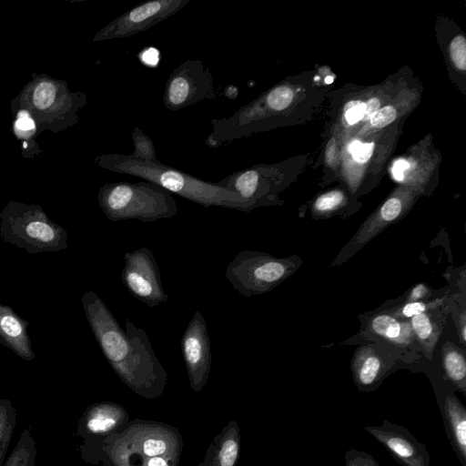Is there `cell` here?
Listing matches in <instances>:
<instances>
[{"label":"cell","instance_id":"6da1fadb","mask_svg":"<svg viewBox=\"0 0 466 466\" xmlns=\"http://www.w3.org/2000/svg\"><path fill=\"white\" fill-rule=\"evenodd\" d=\"M81 302L91 331L117 376L141 395L159 394L167 373L147 332L128 319L123 329L102 299L91 289L83 294Z\"/></svg>","mask_w":466,"mask_h":466},{"label":"cell","instance_id":"7a4b0ae2","mask_svg":"<svg viewBox=\"0 0 466 466\" xmlns=\"http://www.w3.org/2000/svg\"><path fill=\"white\" fill-rule=\"evenodd\" d=\"M96 163L109 171L153 182L170 193L205 208L220 207L243 212H249L257 208L254 203L238 194L160 161L153 163L137 159L131 154L110 153L98 156Z\"/></svg>","mask_w":466,"mask_h":466},{"label":"cell","instance_id":"3957f363","mask_svg":"<svg viewBox=\"0 0 466 466\" xmlns=\"http://www.w3.org/2000/svg\"><path fill=\"white\" fill-rule=\"evenodd\" d=\"M98 204L112 222L137 219L155 222L174 218L178 211L170 192L150 181L112 182L102 186Z\"/></svg>","mask_w":466,"mask_h":466},{"label":"cell","instance_id":"277c9868","mask_svg":"<svg viewBox=\"0 0 466 466\" xmlns=\"http://www.w3.org/2000/svg\"><path fill=\"white\" fill-rule=\"evenodd\" d=\"M0 238L29 254L67 248L68 235L42 207L9 201L0 213Z\"/></svg>","mask_w":466,"mask_h":466},{"label":"cell","instance_id":"5b68a950","mask_svg":"<svg viewBox=\"0 0 466 466\" xmlns=\"http://www.w3.org/2000/svg\"><path fill=\"white\" fill-rule=\"evenodd\" d=\"M295 270V262L269 254L241 250L228 263L225 276L240 295H261L278 286Z\"/></svg>","mask_w":466,"mask_h":466},{"label":"cell","instance_id":"8992f818","mask_svg":"<svg viewBox=\"0 0 466 466\" xmlns=\"http://www.w3.org/2000/svg\"><path fill=\"white\" fill-rule=\"evenodd\" d=\"M213 76L203 62L187 59L173 69L163 94V104L167 110L177 111L194 104L216 97Z\"/></svg>","mask_w":466,"mask_h":466},{"label":"cell","instance_id":"52a82bcc","mask_svg":"<svg viewBox=\"0 0 466 466\" xmlns=\"http://www.w3.org/2000/svg\"><path fill=\"white\" fill-rule=\"evenodd\" d=\"M120 278L129 293L148 307L155 308L169 299L153 252L146 247L125 253Z\"/></svg>","mask_w":466,"mask_h":466},{"label":"cell","instance_id":"ba28073f","mask_svg":"<svg viewBox=\"0 0 466 466\" xmlns=\"http://www.w3.org/2000/svg\"><path fill=\"white\" fill-rule=\"evenodd\" d=\"M191 0H151L116 17L93 37L94 42L129 37L174 15Z\"/></svg>","mask_w":466,"mask_h":466},{"label":"cell","instance_id":"9c48e42d","mask_svg":"<svg viewBox=\"0 0 466 466\" xmlns=\"http://www.w3.org/2000/svg\"><path fill=\"white\" fill-rule=\"evenodd\" d=\"M207 321L199 310L193 313L181 337V350L191 388L200 390L211 367V347Z\"/></svg>","mask_w":466,"mask_h":466},{"label":"cell","instance_id":"30bf717a","mask_svg":"<svg viewBox=\"0 0 466 466\" xmlns=\"http://www.w3.org/2000/svg\"><path fill=\"white\" fill-rule=\"evenodd\" d=\"M363 430L382 444L401 466H431L425 445L405 427L384 420L380 426H366Z\"/></svg>","mask_w":466,"mask_h":466},{"label":"cell","instance_id":"8fae6325","mask_svg":"<svg viewBox=\"0 0 466 466\" xmlns=\"http://www.w3.org/2000/svg\"><path fill=\"white\" fill-rule=\"evenodd\" d=\"M436 396L447 438L461 466H466V408L453 390Z\"/></svg>","mask_w":466,"mask_h":466},{"label":"cell","instance_id":"7c38bea8","mask_svg":"<svg viewBox=\"0 0 466 466\" xmlns=\"http://www.w3.org/2000/svg\"><path fill=\"white\" fill-rule=\"evenodd\" d=\"M28 327L29 322L10 306L0 303V344L25 361L35 358Z\"/></svg>","mask_w":466,"mask_h":466},{"label":"cell","instance_id":"4fadbf2b","mask_svg":"<svg viewBox=\"0 0 466 466\" xmlns=\"http://www.w3.org/2000/svg\"><path fill=\"white\" fill-rule=\"evenodd\" d=\"M26 104L39 112L49 113L66 105L85 104V98L73 101L66 87L58 81L46 76L34 80L25 90Z\"/></svg>","mask_w":466,"mask_h":466},{"label":"cell","instance_id":"5bb4252c","mask_svg":"<svg viewBox=\"0 0 466 466\" xmlns=\"http://www.w3.org/2000/svg\"><path fill=\"white\" fill-rule=\"evenodd\" d=\"M387 369L384 359L370 348L356 351L351 361L355 385L364 392L373 391L380 385Z\"/></svg>","mask_w":466,"mask_h":466},{"label":"cell","instance_id":"9a60e30c","mask_svg":"<svg viewBox=\"0 0 466 466\" xmlns=\"http://www.w3.org/2000/svg\"><path fill=\"white\" fill-rule=\"evenodd\" d=\"M370 332L394 344L406 346L411 342V326L401 322L388 313H380L371 318Z\"/></svg>","mask_w":466,"mask_h":466},{"label":"cell","instance_id":"2e32d148","mask_svg":"<svg viewBox=\"0 0 466 466\" xmlns=\"http://www.w3.org/2000/svg\"><path fill=\"white\" fill-rule=\"evenodd\" d=\"M441 351V365L446 380L466 396V359L463 351L450 342Z\"/></svg>","mask_w":466,"mask_h":466},{"label":"cell","instance_id":"e0dca14e","mask_svg":"<svg viewBox=\"0 0 466 466\" xmlns=\"http://www.w3.org/2000/svg\"><path fill=\"white\" fill-rule=\"evenodd\" d=\"M36 445L29 429H25L3 466H35Z\"/></svg>","mask_w":466,"mask_h":466},{"label":"cell","instance_id":"ac0fdd59","mask_svg":"<svg viewBox=\"0 0 466 466\" xmlns=\"http://www.w3.org/2000/svg\"><path fill=\"white\" fill-rule=\"evenodd\" d=\"M16 413L12 402L0 400V466L5 463L7 449L15 426Z\"/></svg>","mask_w":466,"mask_h":466},{"label":"cell","instance_id":"d6986e66","mask_svg":"<svg viewBox=\"0 0 466 466\" xmlns=\"http://www.w3.org/2000/svg\"><path fill=\"white\" fill-rule=\"evenodd\" d=\"M116 410L101 405L91 409L85 417V427L88 432L103 433L113 429L117 423Z\"/></svg>","mask_w":466,"mask_h":466},{"label":"cell","instance_id":"ffe728a7","mask_svg":"<svg viewBox=\"0 0 466 466\" xmlns=\"http://www.w3.org/2000/svg\"><path fill=\"white\" fill-rule=\"evenodd\" d=\"M411 329L420 343L431 352L437 338V326L427 312H423L411 318Z\"/></svg>","mask_w":466,"mask_h":466},{"label":"cell","instance_id":"44dd1931","mask_svg":"<svg viewBox=\"0 0 466 466\" xmlns=\"http://www.w3.org/2000/svg\"><path fill=\"white\" fill-rule=\"evenodd\" d=\"M134 144V152L131 154L137 159L157 163V152L152 139L147 137L139 127H135L131 134Z\"/></svg>","mask_w":466,"mask_h":466},{"label":"cell","instance_id":"7402d4cb","mask_svg":"<svg viewBox=\"0 0 466 466\" xmlns=\"http://www.w3.org/2000/svg\"><path fill=\"white\" fill-rule=\"evenodd\" d=\"M293 91L287 86H279L271 89L262 99L258 100L268 109L279 112L286 109L293 100Z\"/></svg>","mask_w":466,"mask_h":466},{"label":"cell","instance_id":"603a6c76","mask_svg":"<svg viewBox=\"0 0 466 466\" xmlns=\"http://www.w3.org/2000/svg\"><path fill=\"white\" fill-rule=\"evenodd\" d=\"M345 199L340 190H331L320 195L314 203V210L319 215H325L335 211Z\"/></svg>","mask_w":466,"mask_h":466},{"label":"cell","instance_id":"cb8c5ba5","mask_svg":"<svg viewBox=\"0 0 466 466\" xmlns=\"http://www.w3.org/2000/svg\"><path fill=\"white\" fill-rule=\"evenodd\" d=\"M238 454L237 437L227 438L218 454V466H234Z\"/></svg>","mask_w":466,"mask_h":466},{"label":"cell","instance_id":"d4e9b609","mask_svg":"<svg viewBox=\"0 0 466 466\" xmlns=\"http://www.w3.org/2000/svg\"><path fill=\"white\" fill-rule=\"evenodd\" d=\"M450 55L455 66L464 71L466 69V40L463 35H457L451 40Z\"/></svg>","mask_w":466,"mask_h":466},{"label":"cell","instance_id":"484cf974","mask_svg":"<svg viewBox=\"0 0 466 466\" xmlns=\"http://www.w3.org/2000/svg\"><path fill=\"white\" fill-rule=\"evenodd\" d=\"M344 461L345 466H380L372 455L352 448L346 451Z\"/></svg>","mask_w":466,"mask_h":466},{"label":"cell","instance_id":"4316f807","mask_svg":"<svg viewBox=\"0 0 466 466\" xmlns=\"http://www.w3.org/2000/svg\"><path fill=\"white\" fill-rule=\"evenodd\" d=\"M430 307L423 301L418 302H406L404 305L400 307L394 311L393 317L397 319H411L414 316L426 312Z\"/></svg>","mask_w":466,"mask_h":466},{"label":"cell","instance_id":"83f0119b","mask_svg":"<svg viewBox=\"0 0 466 466\" xmlns=\"http://www.w3.org/2000/svg\"><path fill=\"white\" fill-rule=\"evenodd\" d=\"M374 148L373 143H360L354 141L350 145V152L353 159L360 164L366 163L372 156Z\"/></svg>","mask_w":466,"mask_h":466},{"label":"cell","instance_id":"f1b7e54d","mask_svg":"<svg viewBox=\"0 0 466 466\" xmlns=\"http://www.w3.org/2000/svg\"><path fill=\"white\" fill-rule=\"evenodd\" d=\"M395 117L396 109L391 106H387L380 108L370 120L371 126L380 128L393 122Z\"/></svg>","mask_w":466,"mask_h":466},{"label":"cell","instance_id":"f546056e","mask_svg":"<svg viewBox=\"0 0 466 466\" xmlns=\"http://www.w3.org/2000/svg\"><path fill=\"white\" fill-rule=\"evenodd\" d=\"M15 131L19 137H28L35 129L33 118L27 112L22 111L19 113L15 122Z\"/></svg>","mask_w":466,"mask_h":466},{"label":"cell","instance_id":"4dcf8cb0","mask_svg":"<svg viewBox=\"0 0 466 466\" xmlns=\"http://www.w3.org/2000/svg\"><path fill=\"white\" fill-rule=\"evenodd\" d=\"M143 453L148 457H157L167 451V444L160 439H147L142 445Z\"/></svg>","mask_w":466,"mask_h":466},{"label":"cell","instance_id":"1f68e13d","mask_svg":"<svg viewBox=\"0 0 466 466\" xmlns=\"http://www.w3.org/2000/svg\"><path fill=\"white\" fill-rule=\"evenodd\" d=\"M431 296L430 289L425 284H417L409 292L406 302L423 301Z\"/></svg>","mask_w":466,"mask_h":466},{"label":"cell","instance_id":"d6a6232c","mask_svg":"<svg viewBox=\"0 0 466 466\" xmlns=\"http://www.w3.org/2000/svg\"><path fill=\"white\" fill-rule=\"evenodd\" d=\"M364 103L359 102L357 105L345 110V117L349 124L353 125L362 119L364 115Z\"/></svg>","mask_w":466,"mask_h":466},{"label":"cell","instance_id":"836d02e7","mask_svg":"<svg viewBox=\"0 0 466 466\" xmlns=\"http://www.w3.org/2000/svg\"><path fill=\"white\" fill-rule=\"evenodd\" d=\"M364 115L362 116V120L367 121L370 120L375 113L380 109V102L379 98L372 97L369 99L366 103H364Z\"/></svg>","mask_w":466,"mask_h":466},{"label":"cell","instance_id":"e575fe53","mask_svg":"<svg viewBox=\"0 0 466 466\" xmlns=\"http://www.w3.org/2000/svg\"><path fill=\"white\" fill-rule=\"evenodd\" d=\"M139 57L142 63L148 66H153L157 64L158 51L155 48H147L140 53Z\"/></svg>","mask_w":466,"mask_h":466},{"label":"cell","instance_id":"d590c367","mask_svg":"<svg viewBox=\"0 0 466 466\" xmlns=\"http://www.w3.org/2000/svg\"><path fill=\"white\" fill-rule=\"evenodd\" d=\"M409 167V163L404 159L397 160L392 167V174L396 180L401 181L404 177V171Z\"/></svg>","mask_w":466,"mask_h":466},{"label":"cell","instance_id":"8d00e7d4","mask_svg":"<svg viewBox=\"0 0 466 466\" xmlns=\"http://www.w3.org/2000/svg\"><path fill=\"white\" fill-rule=\"evenodd\" d=\"M147 466H168L167 461L159 456L152 457L147 461Z\"/></svg>","mask_w":466,"mask_h":466},{"label":"cell","instance_id":"74e56055","mask_svg":"<svg viewBox=\"0 0 466 466\" xmlns=\"http://www.w3.org/2000/svg\"><path fill=\"white\" fill-rule=\"evenodd\" d=\"M359 102H360V101H350V102H349V103H347V104H346V106H345L344 109H345V110H347V109H349L350 107H351V106H353L357 105Z\"/></svg>","mask_w":466,"mask_h":466}]
</instances>
